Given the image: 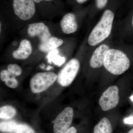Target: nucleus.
Here are the masks:
<instances>
[{
  "instance_id": "nucleus-1",
  "label": "nucleus",
  "mask_w": 133,
  "mask_h": 133,
  "mask_svg": "<svg viewBox=\"0 0 133 133\" xmlns=\"http://www.w3.org/2000/svg\"><path fill=\"white\" fill-rule=\"evenodd\" d=\"M114 15L112 11L106 10L97 24L88 37V43L91 46L98 45L109 36L111 31Z\"/></svg>"
},
{
  "instance_id": "nucleus-2",
  "label": "nucleus",
  "mask_w": 133,
  "mask_h": 133,
  "mask_svg": "<svg viewBox=\"0 0 133 133\" xmlns=\"http://www.w3.org/2000/svg\"><path fill=\"white\" fill-rule=\"evenodd\" d=\"M130 64V60L124 52L119 50L111 49L107 52L103 65L110 73L119 75L128 70Z\"/></svg>"
},
{
  "instance_id": "nucleus-3",
  "label": "nucleus",
  "mask_w": 133,
  "mask_h": 133,
  "mask_svg": "<svg viewBox=\"0 0 133 133\" xmlns=\"http://www.w3.org/2000/svg\"><path fill=\"white\" fill-rule=\"evenodd\" d=\"M57 79V74L52 72L37 73L30 80L31 91L35 94L44 91L52 85Z\"/></svg>"
},
{
  "instance_id": "nucleus-4",
  "label": "nucleus",
  "mask_w": 133,
  "mask_h": 133,
  "mask_svg": "<svg viewBox=\"0 0 133 133\" xmlns=\"http://www.w3.org/2000/svg\"><path fill=\"white\" fill-rule=\"evenodd\" d=\"M80 63L76 58L69 61L61 70L57 76L58 82L64 87L70 85L74 81L79 70Z\"/></svg>"
},
{
  "instance_id": "nucleus-5",
  "label": "nucleus",
  "mask_w": 133,
  "mask_h": 133,
  "mask_svg": "<svg viewBox=\"0 0 133 133\" xmlns=\"http://www.w3.org/2000/svg\"><path fill=\"white\" fill-rule=\"evenodd\" d=\"M13 5L15 15L23 21L31 19L35 13L33 0H13Z\"/></svg>"
},
{
  "instance_id": "nucleus-6",
  "label": "nucleus",
  "mask_w": 133,
  "mask_h": 133,
  "mask_svg": "<svg viewBox=\"0 0 133 133\" xmlns=\"http://www.w3.org/2000/svg\"><path fill=\"white\" fill-rule=\"evenodd\" d=\"M119 89L116 85L112 86L103 92L99 99V104L104 111L114 108L119 101Z\"/></svg>"
},
{
  "instance_id": "nucleus-7",
  "label": "nucleus",
  "mask_w": 133,
  "mask_h": 133,
  "mask_svg": "<svg viewBox=\"0 0 133 133\" xmlns=\"http://www.w3.org/2000/svg\"><path fill=\"white\" fill-rule=\"evenodd\" d=\"M74 116V111L67 107L56 117L54 121L53 128L55 133H63L70 128Z\"/></svg>"
},
{
  "instance_id": "nucleus-8",
  "label": "nucleus",
  "mask_w": 133,
  "mask_h": 133,
  "mask_svg": "<svg viewBox=\"0 0 133 133\" xmlns=\"http://www.w3.org/2000/svg\"><path fill=\"white\" fill-rule=\"evenodd\" d=\"M28 34L30 37L38 36L41 42L47 41L51 36L49 28L42 22L29 24Z\"/></svg>"
},
{
  "instance_id": "nucleus-9",
  "label": "nucleus",
  "mask_w": 133,
  "mask_h": 133,
  "mask_svg": "<svg viewBox=\"0 0 133 133\" xmlns=\"http://www.w3.org/2000/svg\"><path fill=\"white\" fill-rule=\"evenodd\" d=\"M110 49L109 46L102 44L94 51L90 61V65L92 68H98L104 64V60L107 52Z\"/></svg>"
},
{
  "instance_id": "nucleus-10",
  "label": "nucleus",
  "mask_w": 133,
  "mask_h": 133,
  "mask_svg": "<svg viewBox=\"0 0 133 133\" xmlns=\"http://www.w3.org/2000/svg\"><path fill=\"white\" fill-rule=\"evenodd\" d=\"M60 25L62 31L65 34H71L76 32L78 24L75 15L70 13L65 15L60 22Z\"/></svg>"
},
{
  "instance_id": "nucleus-11",
  "label": "nucleus",
  "mask_w": 133,
  "mask_h": 133,
  "mask_svg": "<svg viewBox=\"0 0 133 133\" xmlns=\"http://www.w3.org/2000/svg\"><path fill=\"white\" fill-rule=\"evenodd\" d=\"M32 52L31 43L27 39H24L21 42L18 49L13 51L12 56L16 59H25L29 57Z\"/></svg>"
},
{
  "instance_id": "nucleus-12",
  "label": "nucleus",
  "mask_w": 133,
  "mask_h": 133,
  "mask_svg": "<svg viewBox=\"0 0 133 133\" xmlns=\"http://www.w3.org/2000/svg\"><path fill=\"white\" fill-rule=\"evenodd\" d=\"M63 43V41L62 39L51 36L47 41L41 42L39 45V49L42 52H50L57 49Z\"/></svg>"
},
{
  "instance_id": "nucleus-13",
  "label": "nucleus",
  "mask_w": 133,
  "mask_h": 133,
  "mask_svg": "<svg viewBox=\"0 0 133 133\" xmlns=\"http://www.w3.org/2000/svg\"><path fill=\"white\" fill-rule=\"evenodd\" d=\"M93 133H112V127L107 118H104L94 127Z\"/></svg>"
},
{
  "instance_id": "nucleus-14",
  "label": "nucleus",
  "mask_w": 133,
  "mask_h": 133,
  "mask_svg": "<svg viewBox=\"0 0 133 133\" xmlns=\"http://www.w3.org/2000/svg\"><path fill=\"white\" fill-rule=\"evenodd\" d=\"M16 109L12 106L7 105L0 108V118L4 119L12 118L15 116Z\"/></svg>"
},
{
  "instance_id": "nucleus-15",
  "label": "nucleus",
  "mask_w": 133,
  "mask_h": 133,
  "mask_svg": "<svg viewBox=\"0 0 133 133\" xmlns=\"http://www.w3.org/2000/svg\"><path fill=\"white\" fill-rule=\"evenodd\" d=\"M58 53V50L57 49L51 51L48 54V58L50 62H52L56 65L61 66L64 63L65 59L64 57L59 56Z\"/></svg>"
},
{
  "instance_id": "nucleus-16",
  "label": "nucleus",
  "mask_w": 133,
  "mask_h": 133,
  "mask_svg": "<svg viewBox=\"0 0 133 133\" xmlns=\"http://www.w3.org/2000/svg\"><path fill=\"white\" fill-rule=\"evenodd\" d=\"M18 124L14 121L3 122L0 124V129L1 132L9 133H16Z\"/></svg>"
},
{
  "instance_id": "nucleus-17",
  "label": "nucleus",
  "mask_w": 133,
  "mask_h": 133,
  "mask_svg": "<svg viewBox=\"0 0 133 133\" xmlns=\"http://www.w3.org/2000/svg\"><path fill=\"white\" fill-rule=\"evenodd\" d=\"M7 70L15 77L20 76L22 73L21 68L18 65L15 64H9Z\"/></svg>"
},
{
  "instance_id": "nucleus-18",
  "label": "nucleus",
  "mask_w": 133,
  "mask_h": 133,
  "mask_svg": "<svg viewBox=\"0 0 133 133\" xmlns=\"http://www.w3.org/2000/svg\"><path fill=\"white\" fill-rule=\"evenodd\" d=\"M16 133H35V132L31 128L26 124H18Z\"/></svg>"
},
{
  "instance_id": "nucleus-19",
  "label": "nucleus",
  "mask_w": 133,
  "mask_h": 133,
  "mask_svg": "<svg viewBox=\"0 0 133 133\" xmlns=\"http://www.w3.org/2000/svg\"><path fill=\"white\" fill-rule=\"evenodd\" d=\"M13 77L15 76L11 74L8 70H3L0 73V78L3 82H6Z\"/></svg>"
},
{
  "instance_id": "nucleus-20",
  "label": "nucleus",
  "mask_w": 133,
  "mask_h": 133,
  "mask_svg": "<svg viewBox=\"0 0 133 133\" xmlns=\"http://www.w3.org/2000/svg\"><path fill=\"white\" fill-rule=\"evenodd\" d=\"M5 84L9 88H15L19 85V83L16 78V77H13L5 82Z\"/></svg>"
},
{
  "instance_id": "nucleus-21",
  "label": "nucleus",
  "mask_w": 133,
  "mask_h": 133,
  "mask_svg": "<svg viewBox=\"0 0 133 133\" xmlns=\"http://www.w3.org/2000/svg\"><path fill=\"white\" fill-rule=\"evenodd\" d=\"M97 6L99 9H102L105 6L108 0H96Z\"/></svg>"
},
{
  "instance_id": "nucleus-22",
  "label": "nucleus",
  "mask_w": 133,
  "mask_h": 133,
  "mask_svg": "<svg viewBox=\"0 0 133 133\" xmlns=\"http://www.w3.org/2000/svg\"><path fill=\"white\" fill-rule=\"evenodd\" d=\"M124 124L128 125L133 124V115L125 118L123 120Z\"/></svg>"
},
{
  "instance_id": "nucleus-23",
  "label": "nucleus",
  "mask_w": 133,
  "mask_h": 133,
  "mask_svg": "<svg viewBox=\"0 0 133 133\" xmlns=\"http://www.w3.org/2000/svg\"><path fill=\"white\" fill-rule=\"evenodd\" d=\"M77 130L74 127L70 128L63 133H77Z\"/></svg>"
},
{
  "instance_id": "nucleus-24",
  "label": "nucleus",
  "mask_w": 133,
  "mask_h": 133,
  "mask_svg": "<svg viewBox=\"0 0 133 133\" xmlns=\"http://www.w3.org/2000/svg\"><path fill=\"white\" fill-rule=\"evenodd\" d=\"M52 1V0H33L34 2L36 3H38L41 2L42 1Z\"/></svg>"
},
{
  "instance_id": "nucleus-25",
  "label": "nucleus",
  "mask_w": 133,
  "mask_h": 133,
  "mask_svg": "<svg viewBox=\"0 0 133 133\" xmlns=\"http://www.w3.org/2000/svg\"><path fill=\"white\" fill-rule=\"evenodd\" d=\"M87 0H77V2L79 3H83L86 2Z\"/></svg>"
},
{
  "instance_id": "nucleus-26",
  "label": "nucleus",
  "mask_w": 133,
  "mask_h": 133,
  "mask_svg": "<svg viewBox=\"0 0 133 133\" xmlns=\"http://www.w3.org/2000/svg\"><path fill=\"white\" fill-rule=\"evenodd\" d=\"M129 99H130V100H131L132 102H133V94L129 97Z\"/></svg>"
},
{
  "instance_id": "nucleus-27",
  "label": "nucleus",
  "mask_w": 133,
  "mask_h": 133,
  "mask_svg": "<svg viewBox=\"0 0 133 133\" xmlns=\"http://www.w3.org/2000/svg\"><path fill=\"white\" fill-rule=\"evenodd\" d=\"M127 133H133V128L128 132Z\"/></svg>"
},
{
  "instance_id": "nucleus-28",
  "label": "nucleus",
  "mask_w": 133,
  "mask_h": 133,
  "mask_svg": "<svg viewBox=\"0 0 133 133\" xmlns=\"http://www.w3.org/2000/svg\"><path fill=\"white\" fill-rule=\"evenodd\" d=\"M132 26L133 27V17H132Z\"/></svg>"
},
{
  "instance_id": "nucleus-29",
  "label": "nucleus",
  "mask_w": 133,
  "mask_h": 133,
  "mask_svg": "<svg viewBox=\"0 0 133 133\" xmlns=\"http://www.w3.org/2000/svg\"></svg>"
}]
</instances>
